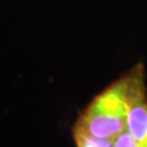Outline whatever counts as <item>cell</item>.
Returning <instances> with one entry per match:
<instances>
[{
	"instance_id": "3",
	"label": "cell",
	"mask_w": 147,
	"mask_h": 147,
	"mask_svg": "<svg viewBox=\"0 0 147 147\" xmlns=\"http://www.w3.org/2000/svg\"><path fill=\"white\" fill-rule=\"evenodd\" d=\"M76 125L82 127L93 136L116 140L122 132L126 130V120L104 117L86 109L81 115Z\"/></svg>"
},
{
	"instance_id": "2",
	"label": "cell",
	"mask_w": 147,
	"mask_h": 147,
	"mask_svg": "<svg viewBox=\"0 0 147 147\" xmlns=\"http://www.w3.org/2000/svg\"><path fill=\"white\" fill-rule=\"evenodd\" d=\"M86 109L104 117L126 120L129 102L126 96L125 78L122 76L102 93L97 95Z\"/></svg>"
},
{
	"instance_id": "5",
	"label": "cell",
	"mask_w": 147,
	"mask_h": 147,
	"mask_svg": "<svg viewBox=\"0 0 147 147\" xmlns=\"http://www.w3.org/2000/svg\"><path fill=\"white\" fill-rule=\"evenodd\" d=\"M113 147H140L135 142V140L130 135V133L126 131H123L119 136L115 140Z\"/></svg>"
},
{
	"instance_id": "4",
	"label": "cell",
	"mask_w": 147,
	"mask_h": 147,
	"mask_svg": "<svg viewBox=\"0 0 147 147\" xmlns=\"http://www.w3.org/2000/svg\"><path fill=\"white\" fill-rule=\"evenodd\" d=\"M73 136L78 147H113L115 140L93 136L79 125H75Z\"/></svg>"
},
{
	"instance_id": "1",
	"label": "cell",
	"mask_w": 147,
	"mask_h": 147,
	"mask_svg": "<svg viewBox=\"0 0 147 147\" xmlns=\"http://www.w3.org/2000/svg\"><path fill=\"white\" fill-rule=\"evenodd\" d=\"M129 111L126 131L140 147H147V92L145 71L142 63L135 65L124 75Z\"/></svg>"
}]
</instances>
